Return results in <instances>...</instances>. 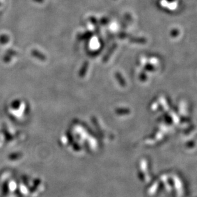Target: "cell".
I'll list each match as a JSON object with an SVG mask.
<instances>
[{
    "label": "cell",
    "mask_w": 197,
    "mask_h": 197,
    "mask_svg": "<svg viewBox=\"0 0 197 197\" xmlns=\"http://www.w3.org/2000/svg\"><path fill=\"white\" fill-rule=\"evenodd\" d=\"M9 41L8 37L6 35H3L0 37V43L1 44H5Z\"/></svg>",
    "instance_id": "5b68a950"
},
{
    "label": "cell",
    "mask_w": 197,
    "mask_h": 197,
    "mask_svg": "<svg viewBox=\"0 0 197 197\" xmlns=\"http://www.w3.org/2000/svg\"><path fill=\"white\" fill-rule=\"evenodd\" d=\"M35 1H36V2H39V3H42L44 1V0H34Z\"/></svg>",
    "instance_id": "52a82bcc"
},
{
    "label": "cell",
    "mask_w": 197,
    "mask_h": 197,
    "mask_svg": "<svg viewBox=\"0 0 197 197\" xmlns=\"http://www.w3.org/2000/svg\"><path fill=\"white\" fill-rule=\"evenodd\" d=\"M179 33V31L177 30L173 29L170 32V35L172 36V37H176V36H178Z\"/></svg>",
    "instance_id": "8992f818"
},
{
    "label": "cell",
    "mask_w": 197,
    "mask_h": 197,
    "mask_svg": "<svg viewBox=\"0 0 197 197\" xmlns=\"http://www.w3.org/2000/svg\"><path fill=\"white\" fill-rule=\"evenodd\" d=\"M88 66H89V62L88 61H86L83 63V65H82V66L81 69L80 70V72H79V75L81 77L84 76V75L86 74V72H87V70H88Z\"/></svg>",
    "instance_id": "7a4b0ae2"
},
{
    "label": "cell",
    "mask_w": 197,
    "mask_h": 197,
    "mask_svg": "<svg viewBox=\"0 0 197 197\" xmlns=\"http://www.w3.org/2000/svg\"><path fill=\"white\" fill-rule=\"evenodd\" d=\"M116 48H117V44H113L112 45L111 47L108 49L107 52L106 54H105V55L103 58V61L104 63L108 61V60L109 59L110 57L111 56V55L114 52V50H116Z\"/></svg>",
    "instance_id": "6da1fadb"
},
{
    "label": "cell",
    "mask_w": 197,
    "mask_h": 197,
    "mask_svg": "<svg viewBox=\"0 0 197 197\" xmlns=\"http://www.w3.org/2000/svg\"><path fill=\"white\" fill-rule=\"evenodd\" d=\"M31 54H33V56H34L35 57L39 58L40 59H42V61H45V59H46V58H45V56H44V54H42V53H40V52L36 51V50H33V51L31 52Z\"/></svg>",
    "instance_id": "277c9868"
},
{
    "label": "cell",
    "mask_w": 197,
    "mask_h": 197,
    "mask_svg": "<svg viewBox=\"0 0 197 197\" xmlns=\"http://www.w3.org/2000/svg\"><path fill=\"white\" fill-rule=\"evenodd\" d=\"M130 41L131 42L136 43V44H145L146 42H147V40H146L145 38L141 37H138V38L133 37L130 39Z\"/></svg>",
    "instance_id": "3957f363"
}]
</instances>
